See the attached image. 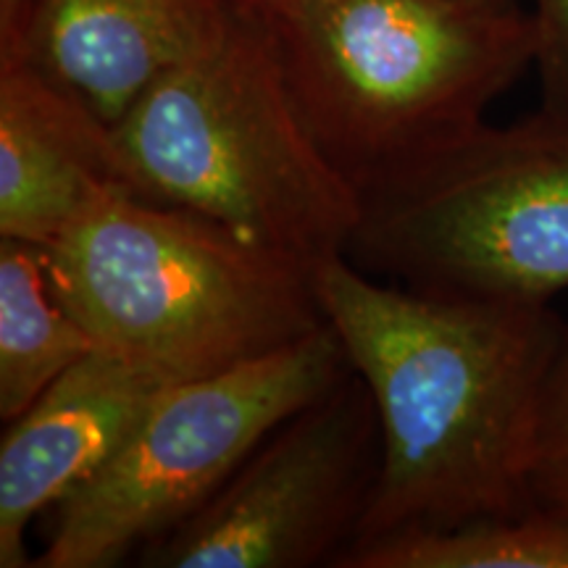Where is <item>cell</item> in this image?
<instances>
[{
	"label": "cell",
	"mask_w": 568,
	"mask_h": 568,
	"mask_svg": "<svg viewBox=\"0 0 568 568\" xmlns=\"http://www.w3.org/2000/svg\"><path fill=\"white\" fill-rule=\"evenodd\" d=\"M253 17L303 124L358 193L464 138L535 69L524 0H290Z\"/></svg>",
	"instance_id": "7a4b0ae2"
},
{
	"label": "cell",
	"mask_w": 568,
	"mask_h": 568,
	"mask_svg": "<svg viewBox=\"0 0 568 568\" xmlns=\"http://www.w3.org/2000/svg\"><path fill=\"white\" fill-rule=\"evenodd\" d=\"M535 21L539 111L568 122V0H524Z\"/></svg>",
	"instance_id": "5bb4252c"
},
{
	"label": "cell",
	"mask_w": 568,
	"mask_h": 568,
	"mask_svg": "<svg viewBox=\"0 0 568 568\" xmlns=\"http://www.w3.org/2000/svg\"><path fill=\"white\" fill-rule=\"evenodd\" d=\"M237 17L232 0H32L17 34L0 40V61L24 63L116 126Z\"/></svg>",
	"instance_id": "ba28073f"
},
{
	"label": "cell",
	"mask_w": 568,
	"mask_h": 568,
	"mask_svg": "<svg viewBox=\"0 0 568 568\" xmlns=\"http://www.w3.org/2000/svg\"><path fill=\"white\" fill-rule=\"evenodd\" d=\"M337 568H568V521L542 508L355 542Z\"/></svg>",
	"instance_id": "7c38bea8"
},
{
	"label": "cell",
	"mask_w": 568,
	"mask_h": 568,
	"mask_svg": "<svg viewBox=\"0 0 568 568\" xmlns=\"http://www.w3.org/2000/svg\"><path fill=\"white\" fill-rule=\"evenodd\" d=\"M232 3L237 6V9H243V11H253V13H258V11L276 9V6L290 3V0H232Z\"/></svg>",
	"instance_id": "9a60e30c"
},
{
	"label": "cell",
	"mask_w": 568,
	"mask_h": 568,
	"mask_svg": "<svg viewBox=\"0 0 568 568\" xmlns=\"http://www.w3.org/2000/svg\"><path fill=\"white\" fill-rule=\"evenodd\" d=\"M95 351L55 295L48 247L0 237V418L24 414L77 361Z\"/></svg>",
	"instance_id": "8fae6325"
},
{
	"label": "cell",
	"mask_w": 568,
	"mask_h": 568,
	"mask_svg": "<svg viewBox=\"0 0 568 568\" xmlns=\"http://www.w3.org/2000/svg\"><path fill=\"white\" fill-rule=\"evenodd\" d=\"M161 387V379L95 347L6 424L0 568H32V524L109 464Z\"/></svg>",
	"instance_id": "9c48e42d"
},
{
	"label": "cell",
	"mask_w": 568,
	"mask_h": 568,
	"mask_svg": "<svg viewBox=\"0 0 568 568\" xmlns=\"http://www.w3.org/2000/svg\"><path fill=\"white\" fill-rule=\"evenodd\" d=\"M314 287L379 416V481L355 542L535 508L539 400L564 318L376 282L347 255L324 261Z\"/></svg>",
	"instance_id": "6da1fadb"
},
{
	"label": "cell",
	"mask_w": 568,
	"mask_h": 568,
	"mask_svg": "<svg viewBox=\"0 0 568 568\" xmlns=\"http://www.w3.org/2000/svg\"><path fill=\"white\" fill-rule=\"evenodd\" d=\"M48 268L95 347L163 385L230 372L324 324L314 272L132 190L48 245Z\"/></svg>",
	"instance_id": "3957f363"
},
{
	"label": "cell",
	"mask_w": 568,
	"mask_h": 568,
	"mask_svg": "<svg viewBox=\"0 0 568 568\" xmlns=\"http://www.w3.org/2000/svg\"><path fill=\"white\" fill-rule=\"evenodd\" d=\"M138 195L193 211L316 272L347 255L358 187L303 124L261 21L176 69L113 126Z\"/></svg>",
	"instance_id": "277c9868"
},
{
	"label": "cell",
	"mask_w": 568,
	"mask_h": 568,
	"mask_svg": "<svg viewBox=\"0 0 568 568\" xmlns=\"http://www.w3.org/2000/svg\"><path fill=\"white\" fill-rule=\"evenodd\" d=\"M351 372L329 324L201 379L163 385L101 471L45 516L32 568H113L203 508L274 426Z\"/></svg>",
	"instance_id": "8992f818"
},
{
	"label": "cell",
	"mask_w": 568,
	"mask_h": 568,
	"mask_svg": "<svg viewBox=\"0 0 568 568\" xmlns=\"http://www.w3.org/2000/svg\"><path fill=\"white\" fill-rule=\"evenodd\" d=\"M529 487L535 508L568 521V322L539 400Z\"/></svg>",
	"instance_id": "4fadbf2b"
},
{
	"label": "cell",
	"mask_w": 568,
	"mask_h": 568,
	"mask_svg": "<svg viewBox=\"0 0 568 568\" xmlns=\"http://www.w3.org/2000/svg\"><path fill=\"white\" fill-rule=\"evenodd\" d=\"M382 468L374 397L355 372L261 439L224 487L134 558L142 568H337Z\"/></svg>",
	"instance_id": "52a82bcc"
},
{
	"label": "cell",
	"mask_w": 568,
	"mask_h": 568,
	"mask_svg": "<svg viewBox=\"0 0 568 568\" xmlns=\"http://www.w3.org/2000/svg\"><path fill=\"white\" fill-rule=\"evenodd\" d=\"M132 190L116 132L19 61H0V237L53 245L92 205Z\"/></svg>",
	"instance_id": "30bf717a"
},
{
	"label": "cell",
	"mask_w": 568,
	"mask_h": 568,
	"mask_svg": "<svg viewBox=\"0 0 568 568\" xmlns=\"http://www.w3.org/2000/svg\"><path fill=\"white\" fill-rule=\"evenodd\" d=\"M347 258L416 293L550 305L568 290V122H481L364 190Z\"/></svg>",
	"instance_id": "5b68a950"
}]
</instances>
